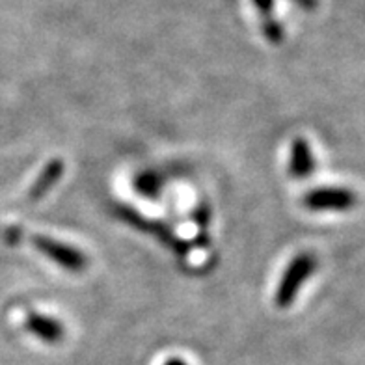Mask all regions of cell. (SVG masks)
Returning a JSON list of instances; mask_svg holds the SVG:
<instances>
[{
	"label": "cell",
	"mask_w": 365,
	"mask_h": 365,
	"mask_svg": "<svg viewBox=\"0 0 365 365\" xmlns=\"http://www.w3.org/2000/svg\"><path fill=\"white\" fill-rule=\"evenodd\" d=\"M255 8L263 17V30L264 36L269 38V41L272 43H279L284 39V29L278 21L272 19V8H274V0H254Z\"/></svg>",
	"instance_id": "8"
},
{
	"label": "cell",
	"mask_w": 365,
	"mask_h": 365,
	"mask_svg": "<svg viewBox=\"0 0 365 365\" xmlns=\"http://www.w3.org/2000/svg\"><path fill=\"white\" fill-rule=\"evenodd\" d=\"M136 188H138V192L148 194V196H155V194L160 190V181L157 175H153V173H145V175L138 178Z\"/></svg>",
	"instance_id": "9"
},
{
	"label": "cell",
	"mask_w": 365,
	"mask_h": 365,
	"mask_svg": "<svg viewBox=\"0 0 365 365\" xmlns=\"http://www.w3.org/2000/svg\"><path fill=\"white\" fill-rule=\"evenodd\" d=\"M26 330L30 334H34L38 339L45 343H58L62 341L63 337V327L62 322H58L56 319L41 315V313H29L26 317Z\"/></svg>",
	"instance_id": "6"
},
{
	"label": "cell",
	"mask_w": 365,
	"mask_h": 365,
	"mask_svg": "<svg viewBox=\"0 0 365 365\" xmlns=\"http://www.w3.org/2000/svg\"><path fill=\"white\" fill-rule=\"evenodd\" d=\"M317 255L309 254V252L298 254L297 257L289 263L284 276H282V282H279L278 289H276V294H274V302H276L278 308L285 309L294 302V298L298 297L300 287H302V285L312 278V274L317 270Z\"/></svg>",
	"instance_id": "1"
},
{
	"label": "cell",
	"mask_w": 365,
	"mask_h": 365,
	"mask_svg": "<svg viewBox=\"0 0 365 365\" xmlns=\"http://www.w3.org/2000/svg\"><path fill=\"white\" fill-rule=\"evenodd\" d=\"M164 365H187L182 360H179V358H172V360H168Z\"/></svg>",
	"instance_id": "11"
},
{
	"label": "cell",
	"mask_w": 365,
	"mask_h": 365,
	"mask_svg": "<svg viewBox=\"0 0 365 365\" xmlns=\"http://www.w3.org/2000/svg\"><path fill=\"white\" fill-rule=\"evenodd\" d=\"M293 2L304 11H315L319 8V0H293Z\"/></svg>",
	"instance_id": "10"
},
{
	"label": "cell",
	"mask_w": 365,
	"mask_h": 365,
	"mask_svg": "<svg viewBox=\"0 0 365 365\" xmlns=\"http://www.w3.org/2000/svg\"><path fill=\"white\" fill-rule=\"evenodd\" d=\"M34 246L38 248L39 252L43 255H47L48 259L54 261L56 264H60L62 269L73 270V272H78V270L86 269V255L81 254L77 248H73V246L63 245L60 240L48 239V237L43 235H36L32 239Z\"/></svg>",
	"instance_id": "4"
},
{
	"label": "cell",
	"mask_w": 365,
	"mask_h": 365,
	"mask_svg": "<svg viewBox=\"0 0 365 365\" xmlns=\"http://www.w3.org/2000/svg\"><path fill=\"white\" fill-rule=\"evenodd\" d=\"M120 217L123 218L125 222L133 224L135 227H138L140 231H145L149 235H153L155 239H159L166 248H170L172 252L179 255H185L188 252V245L185 240L179 239L168 226H164L160 222H155V220H149V218H144L142 215H138L136 211L133 209H127V207H121L120 209Z\"/></svg>",
	"instance_id": "3"
},
{
	"label": "cell",
	"mask_w": 365,
	"mask_h": 365,
	"mask_svg": "<svg viewBox=\"0 0 365 365\" xmlns=\"http://www.w3.org/2000/svg\"><path fill=\"white\" fill-rule=\"evenodd\" d=\"M63 168H66V166H63V163L60 159L51 160V163L43 168V172L38 175V179L34 181L32 188H30V200H34L36 202V200H41L47 192H51V190L58 185V181L62 179Z\"/></svg>",
	"instance_id": "7"
},
{
	"label": "cell",
	"mask_w": 365,
	"mask_h": 365,
	"mask_svg": "<svg viewBox=\"0 0 365 365\" xmlns=\"http://www.w3.org/2000/svg\"><path fill=\"white\" fill-rule=\"evenodd\" d=\"M358 203L354 190L345 187L315 188L304 196V207L309 211H349Z\"/></svg>",
	"instance_id": "2"
},
{
	"label": "cell",
	"mask_w": 365,
	"mask_h": 365,
	"mask_svg": "<svg viewBox=\"0 0 365 365\" xmlns=\"http://www.w3.org/2000/svg\"><path fill=\"white\" fill-rule=\"evenodd\" d=\"M315 170V157H313L312 145L308 140L297 138L291 145V160H289V172L297 179L309 178Z\"/></svg>",
	"instance_id": "5"
}]
</instances>
